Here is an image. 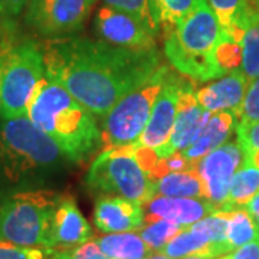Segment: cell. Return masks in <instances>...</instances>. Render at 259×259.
<instances>
[{"mask_svg": "<svg viewBox=\"0 0 259 259\" xmlns=\"http://www.w3.org/2000/svg\"><path fill=\"white\" fill-rule=\"evenodd\" d=\"M143 210L146 222L154 219H166L187 228L219 209L206 199L168 197L156 194L150 202L143 204Z\"/></svg>", "mask_w": 259, "mask_h": 259, "instance_id": "2e32d148", "label": "cell"}, {"mask_svg": "<svg viewBox=\"0 0 259 259\" xmlns=\"http://www.w3.org/2000/svg\"><path fill=\"white\" fill-rule=\"evenodd\" d=\"M45 76L39 40L20 30L3 35L0 40V118L26 115L29 104Z\"/></svg>", "mask_w": 259, "mask_h": 259, "instance_id": "5b68a950", "label": "cell"}, {"mask_svg": "<svg viewBox=\"0 0 259 259\" xmlns=\"http://www.w3.org/2000/svg\"><path fill=\"white\" fill-rule=\"evenodd\" d=\"M248 8L255 12H259V0H246Z\"/></svg>", "mask_w": 259, "mask_h": 259, "instance_id": "8d00e7d4", "label": "cell"}, {"mask_svg": "<svg viewBox=\"0 0 259 259\" xmlns=\"http://www.w3.org/2000/svg\"><path fill=\"white\" fill-rule=\"evenodd\" d=\"M54 248L22 246L0 239V259H49Z\"/></svg>", "mask_w": 259, "mask_h": 259, "instance_id": "f546056e", "label": "cell"}, {"mask_svg": "<svg viewBox=\"0 0 259 259\" xmlns=\"http://www.w3.org/2000/svg\"><path fill=\"white\" fill-rule=\"evenodd\" d=\"M245 209L249 212V214L253 218V221L256 222L259 228V192L250 199L248 203L245 204Z\"/></svg>", "mask_w": 259, "mask_h": 259, "instance_id": "e575fe53", "label": "cell"}, {"mask_svg": "<svg viewBox=\"0 0 259 259\" xmlns=\"http://www.w3.org/2000/svg\"><path fill=\"white\" fill-rule=\"evenodd\" d=\"M212 112L206 111L196 98L193 82L189 81L183 88L177 102V111L170 139L164 147L156 150L161 158L168 157L173 153L183 151L189 147L209 120Z\"/></svg>", "mask_w": 259, "mask_h": 259, "instance_id": "4fadbf2b", "label": "cell"}, {"mask_svg": "<svg viewBox=\"0 0 259 259\" xmlns=\"http://www.w3.org/2000/svg\"><path fill=\"white\" fill-rule=\"evenodd\" d=\"M239 121H259V78L249 83L239 112Z\"/></svg>", "mask_w": 259, "mask_h": 259, "instance_id": "1f68e13d", "label": "cell"}, {"mask_svg": "<svg viewBox=\"0 0 259 259\" xmlns=\"http://www.w3.org/2000/svg\"><path fill=\"white\" fill-rule=\"evenodd\" d=\"M143 206L120 196H98L94 225L102 233L137 232L144 226Z\"/></svg>", "mask_w": 259, "mask_h": 259, "instance_id": "9a60e30c", "label": "cell"}, {"mask_svg": "<svg viewBox=\"0 0 259 259\" xmlns=\"http://www.w3.org/2000/svg\"><path fill=\"white\" fill-rule=\"evenodd\" d=\"M95 36L111 45L130 49L157 48V36L136 18L104 5L97 10L93 20Z\"/></svg>", "mask_w": 259, "mask_h": 259, "instance_id": "8fae6325", "label": "cell"}, {"mask_svg": "<svg viewBox=\"0 0 259 259\" xmlns=\"http://www.w3.org/2000/svg\"><path fill=\"white\" fill-rule=\"evenodd\" d=\"M30 0H0V35H10L20 30L22 15Z\"/></svg>", "mask_w": 259, "mask_h": 259, "instance_id": "f1b7e54d", "label": "cell"}, {"mask_svg": "<svg viewBox=\"0 0 259 259\" xmlns=\"http://www.w3.org/2000/svg\"><path fill=\"white\" fill-rule=\"evenodd\" d=\"M243 158L248 160L250 164H253L256 168H259V147L243 150Z\"/></svg>", "mask_w": 259, "mask_h": 259, "instance_id": "d590c367", "label": "cell"}, {"mask_svg": "<svg viewBox=\"0 0 259 259\" xmlns=\"http://www.w3.org/2000/svg\"><path fill=\"white\" fill-rule=\"evenodd\" d=\"M222 32L207 0H200L186 18L163 33L164 56L170 66L192 82L218 79L212 51Z\"/></svg>", "mask_w": 259, "mask_h": 259, "instance_id": "277c9868", "label": "cell"}, {"mask_svg": "<svg viewBox=\"0 0 259 259\" xmlns=\"http://www.w3.org/2000/svg\"><path fill=\"white\" fill-rule=\"evenodd\" d=\"M39 42L47 76L61 83L97 118L163 65L158 48L130 49L78 33Z\"/></svg>", "mask_w": 259, "mask_h": 259, "instance_id": "6da1fadb", "label": "cell"}, {"mask_svg": "<svg viewBox=\"0 0 259 259\" xmlns=\"http://www.w3.org/2000/svg\"><path fill=\"white\" fill-rule=\"evenodd\" d=\"M259 192V168L243 158L242 166L232 179L225 210L245 207V204Z\"/></svg>", "mask_w": 259, "mask_h": 259, "instance_id": "7402d4cb", "label": "cell"}, {"mask_svg": "<svg viewBox=\"0 0 259 259\" xmlns=\"http://www.w3.org/2000/svg\"><path fill=\"white\" fill-rule=\"evenodd\" d=\"M156 194L168 197H197L203 199V185L196 167L173 171L154 180Z\"/></svg>", "mask_w": 259, "mask_h": 259, "instance_id": "ffe728a7", "label": "cell"}, {"mask_svg": "<svg viewBox=\"0 0 259 259\" xmlns=\"http://www.w3.org/2000/svg\"><path fill=\"white\" fill-rule=\"evenodd\" d=\"M242 163L243 150L238 140L228 141L200 158L196 170L202 179L203 199L218 209H225L232 179Z\"/></svg>", "mask_w": 259, "mask_h": 259, "instance_id": "30bf717a", "label": "cell"}, {"mask_svg": "<svg viewBox=\"0 0 259 259\" xmlns=\"http://www.w3.org/2000/svg\"><path fill=\"white\" fill-rule=\"evenodd\" d=\"M212 64L216 78L238 71L242 66L241 42L223 29L212 51Z\"/></svg>", "mask_w": 259, "mask_h": 259, "instance_id": "cb8c5ba5", "label": "cell"}, {"mask_svg": "<svg viewBox=\"0 0 259 259\" xmlns=\"http://www.w3.org/2000/svg\"><path fill=\"white\" fill-rule=\"evenodd\" d=\"M85 185L93 194L120 196L146 204L154 196V180L139 164L134 144L105 148L91 163Z\"/></svg>", "mask_w": 259, "mask_h": 259, "instance_id": "52a82bcc", "label": "cell"}, {"mask_svg": "<svg viewBox=\"0 0 259 259\" xmlns=\"http://www.w3.org/2000/svg\"><path fill=\"white\" fill-rule=\"evenodd\" d=\"M102 2L107 6H111L114 9L122 10V12L131 15L156 36L160 35V30H158L157 25L153 19V15H151L148 0H102Z\"/></svg>", "mask_w": 259, "mask_h": 259, "instance_id": "4316f807", "label": "cell"}, {"mask_svg": "<svg viewBox=\"0 0 259 259\" xmlns=\"http://www.w3.org/2000/svg\"><path fill=\"white\" fill-rule=\"evenodd\" d=\"M200 0H148L153 19L160 33H164L186 18Z\"/></svg>", "mask_w": 259, "mask_h": 259, "instance_id": "d4e9b609", "label": "cell"}, {"mask_svg": "<svg viewBox=\"0 0 259 259\" xmlns=\"http://www.w3.org/2000/svg\"><path fill=\"white\" fill-rule=\"evenodd\" d=\"M249 83L250 81L242 72V69H238L197 90L196 98L206 111H232L239 118V112Z\"/></svg>", "mask_w": 259, "mask_h": 259, "instance_id": "e0dca14e", "label": "cell"}, {"mask_svg": "<svg viewBox=\"0 0 259 259\" xmlns=\"http://www.w3.org/2000/svg\"><path fill=\"white\" fill-rule=\"evenodd\" d=\"M26 115L74 164L88 160L102 146L97 117L49 76L39 83Z\"/></svg>", "mask_w": 259, "mask_h": 259, "instance_id": "3957f363", "label": "cell"}, {"mask_svg": "<svg viewBox=\"0 0 259 259\" xmlns=\"http://www.w3.org/2000/svg\"><path fill=\"white\" fill-rule=\"evenodd\" d=\"M93 239V228L78 209L72 196L62 194L51 225V248L69 249Z\"/></svg>", "mask_w": 259, "mask_h": 259, "instance_id": "5bb4252c", "label": "cell"}, {"mask_svg": "<svg viewBox=\"0 0 259 259\" xmlns=\"http://www.w3.org/2000/svg\"><path fill=\"white\" fill-rule=\"evenodd\" d=\"M72 164L28 115L0 118V197L51 189Z\"/></svg>", "mask_w": 259, "mask_h": 259, "instance_id": "7a4b0ae2", "label": "cell"}, {"mask_svg": "<svg viewBox=\"0 0 259 259\" xmlns=\"http://www.w3.org/2000/svg\"><path fill=\"white\" fill-rule=\"evenodd\" d=\"M182 259H221V258H209V256H187Z\"/></svg>", "mask_w": 259, "mask_h": 259, "instance_id": "f35d334b", "label": "cell"}, {"mask_svg": "<svg viewBox=\"0 0 259 259\" xmlns=\"http://www.w3.org/2000/svg\"><path fill=\"white\" fill-rule=\"evenodd\" d=\"M242 72L249 79L259 78V12L248 8L245 15V30L241 37Z\"/></svg>", "mask_w": 259, "mask_h": 259, "instance_id": "44dd1931", "label": "cell"}, {"mask_svg": "<svg viewBox=\"0 0 259 259\" xmlns=\"http://www.w3.org/2000/svg\"><path fill=\"white\" fill-rule=\"evenodd\" d=\"M259 238V228L245 207L228 210L226 245L229 252Z\"/></svg>", "mask_w": 259, "mask_h": 259, "instance_id": "603a6c76", "label": "cell"}, {"mask_svg": "<svg viewBox=\"0 0 259 259\" xmlns=\"http://www.w3.org/2000/svg\"><path fill=\"white\" fill-rule=\"evenodd\" d=\"M189 81L190 79L176 72L170 66L163 88L158 94L151 115L148 118L147 125L136 144L156 150L166 146L176 118L179 97Z\"/></svg>", "mask_w": 259, "mask_h": 259, "instance_id": "7c38bea8", "label": "cell"}, {"mask_svg": "<svg viewBox=\"0 0 259 259\" xmlns=\"http://www.w3.org/2000/svg\"><path fill=\"white\" fill-rule=\"evenodd\" d=\"M182 229L183 226L166 219H154L144 222V226L137 232L148 248L154 253H158Z\"/></svg>", "mask_w": 259, "mask_h": 259, "instance_id": "484cf974", "label": "cell"}, {"mask_svg": "<svg viewBox=\"0 0 259 259\" xmlns=\"http://www.w3.org/2000/svg\"><path fill=\"white\" fill-rule=\"evenodd\" d=\"M100 249L111 259H144L154 252L141 239L139 232L107 233L95 239Z\"/></svg>", "mask_w": 259, "mask_h": 259, "instance_id": "d6986e66", "label": "cell"}, {"mask_svg": "<svg viewBox=\"0 0 259 259\" xmlns=\"http://www.w3.org/2000/svg\"><path fill=\"white\" fill-rule=\"evenodd\" d=\"M239 118L235 112L219 111L212 112L209 120L197 136V139L189 147L180 151L194 167L200 158L228 143L235 133Z\"/></svg>", "mask_w": 259, "mask_h": 259, "instance_id": "ac0fdd59", "label": "cell"}, {"mask_svg": "<svg viewBox=\"0 0 259 259\" xmlns=\"http://www.w3.org/2000/svg\"><path fill=\"white\" fill-rule=\"evenodd\" d=\"M95 3L97 0H30L20 26L40 40L76 35Z\"/></svg>", "mask_w": 259, "mask_h": 259, "instance_id": "9c48e42d", "label": "cell"}, {"mask_svg": "<svg viewBox=\"0 0 259 259\" xmlns=\"http://www.w3.org/2000/svg\"><path fill=\"white\" fill-rule=\"evenodd\" d=\"M144 259H170L164 256L163 253H153V255H150L148 258H144Z\"/></svg>", "mask_w": 259, "mask_h": 259, "instance_id": "74e56055", "label": "cell"}, {"mask_svg": "<svg viewBox=\"0 0 259 259\" xmlns=\"http://www.w3.org/2000/svg\"><path fill=\"white\" fill-rule=\"evenodd\" d=\"M62 194L54 189L23 190L0 197V239L51 248V225Z\"/></svg>", "mask_w": 259, "mask_h": 259, "instance_id": "8992f818", "label": "cell"}, {"mask_svg": "<svg viewBox=\"0 0 259 259\" xmlns=\"http://www.w3.org/2000/svg\"><path fill=\"white\" fill-rule=\"evenodd\" d=\"M223 30H231L246 13V0H207Z\"/></svg>", "mask_w": 259, "mask_h": 259, "instance_id": "83f0119b", "label": "cell"}, {"mask_svg": "<svg viewBox=\"0 0 259 259\" xmlns=\"http://www.w3.org/2000/svg\"><path fill=\"white\" fill-rule=\"evenodd\" d=\"M49 259H111L108 258L95 241H88L69 249H54Z\"/></svg>", "mask_w": 259, "mask_h": 259, "instance_id": "4dcf8cb0", "label": "cell"}, {"mask_svg": "<svg viewBox=\"0 0 259 259\" xmlns=\"http://www.w3.org/2000/svg\"><path fill=\"white\" fill-rule=\"evenodd\" d=\"M235 133L242 150L259 147V121H239Z\"/></svg>", "mask_w": 259, "mask_h": 259, "instance_id": "d6a6232c", "label": "cell"}, {"mask_svg": "<svg viewBox=\"0 0 259 259\" xmlns=\"http://www.w3.org/2000/svg\"><path fill=\"white\" fill-rule=\"evenodd\" d=\"M168 69L170 65H161L146 82L122 97L102 117L100 130L104 147L131 146L139 141L163 88Z\"/></svg>", "mask_w": 259, "mask_h": 259, "instance_id": "ba28073f", "label": "cell"}, {"mask_svg": "<svg viewBox=\"0 0 259 259\" xmlns=\"http://www.w3.org/2000/svg\"><path fill=\"white\" fill-rule=\"evenodd\" d=\"M221 259H259V238L241 248L231 250L229 253L221 256Z\"/></svg>", "mask_w": 259, "mask_h": 259, "instance_id": "836d02e7", "label": "cell"}]
</instances>
